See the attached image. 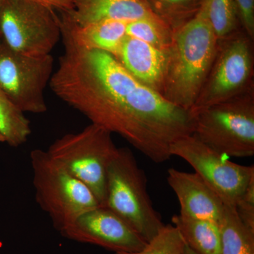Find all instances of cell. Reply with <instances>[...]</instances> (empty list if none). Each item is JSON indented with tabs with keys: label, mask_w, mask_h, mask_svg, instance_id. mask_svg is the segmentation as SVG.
<instances>
[{
	"label": "cell",
	"mask_w": 254,
	"mask_h": 254,
	"mask_svg": "<svg viewBox=\"0 0 254 254\" xmlns=\"http://www.w3.org/2000/svg\"><path fill=\"white\" fill-rule=\"evenodd\" d=\"M218 39L204 11L177 28L167 50L161 95L173 104L190 110L194 106L215 59Z\"/></svg>",
	"instance_id": "obj_2"
},
{
	"label": "cell",
	"mask_w": 254,
	"mask_h": 254,
	"mask_svg": "<svg viewBox=\"0 0 254 254\" xmlns=\"http://www.w3.org/2000/svg\"><path fill=\"white\" fill-rule=\"evenodd\" d=\"M172 156L180 157L215 192L226 206L235 208L250 180L254 165L233 163L209 148L193 135L182 137L170 147Z\"/></svg>",
	"instance_id": "obj_10"
},
{
	"label": "cell",
	"mask_w": 254,
	"mask_h": 254,
	"mask_svg": "<svg viewBox=\"0 0 254 254\" xmlns=\"http://www.w3.org/2000/svg\"><path fill=\"white\" fill-rule=\"evenodd\" d=\"M241 221L254 230V176L235 207Z\"/></svg>",
	"instance_id": "obj_23"
},
{
	"label": "cell",
	"mask_w": 254,
	"mask_h": 254,
	"mask_svg": "<svg viewBox=\"0 0 254 254\" xmlns=\"http://www.w3.org/2000/svg\"><path fill=\"white\" fill-rule=\"evenodd\" d=\"M51 54L29 56L9 48L0 40V88L23 113L48 110L44 92L54 73Z\"/></svg>",
	"instance_id": "obj_9"
},
{
	"label": "cell",
	"mask_w": 254,
	"mask_h": 254,
	"mask_svg": "<svg viewBox=\"0 0 254 254\" xmlns=\"http://www.w3.org/2000/svg\"><path fill=\"white\" fill-rule=\"evenodd\" d=\"M194 114L193 135L226 157L254 155V89Z\"/></svg>",
	"instance_id": "obj_5"
},
{
	"label": "cell",
	"mask_w": 254,
	"mask_h": 254,
	"mask_svg": "<svg viewBox=\"0 0 254 254\" xmlns=\"http://www.w3.org/2000/svg\"><path fill=\"white\" fill-rule=\"evenodd\" d=\"M60 26L64 52L50 79L53 93L154 163L168 160L173 143L193 133V113L138 81L114 55L80 46Z\"/></svg>",
	"instance_id": "obj_1"
},
{
	"label": "cell",
	"mask_w": 254,
	"mask_h": 254,
	"mask_svg": "<svg viewBox=\"0 0 254 254\" xmlns=\"http://www.w3.org/2000/svg\"><path fill=\"white\" fill-rule=\"evenodd\" d=\"M58 12L60 22L67 28L80 46L106 52L115 57L118 55L127 36V23L109 21L79 26L73 21L68 11Z\"/></svg>",
	"instance_id": "obj_15"
},
{
	"label": "cell",
	"mask_w": 254,
	"mask_h": 254,
	"mask_svg": "<svg viewBox=\"0 0 254 254\" xmlns=\"http://www.w3.org/2000/svg\"><path fill=\"white\" fill-rule=\"evenodd\" d=\"M51 6L56 11H72L74 6V0H36Z\"/></svg>",
	"instance_id": "obj_25"
},
{
	"label": "cell",
	"mask_w": 254,
	"mask_h": 254,
	"mask_svg": "<svg viewBox=\"0 0 254 254\" xmlns=\"http://www.w3.org/2000/svg\"><path fill=\"white\" fill-rule=\"evenodd\" d=\"M168 182L180 202V215L220 223L225 205L196 173L170 168Z\"/></svg>",
	"instance_id": "obj_12"
},
{
	"label": "cell",
	"mask_w": 254,
	"mask_h": 254,
	"mask_svg": "<svg viewBox=\"0 0 254 254\" xmlns=\"http://www.w3.org/2000/svg\"><path fill=\"white\" fill-rule=\"evenodd\" d=\"M105 206L113 210L145 241L164 226L147 191L144 171L128 148H118L107 173Z\"/></svg>",
	"instance_id": "obj_3"
},
{
	"label": "cell",
	"mask_w": 254,
	"mask_h": 254,
	"mask_svg": "<svg viewBox=\"0 0 254 254\" xmlns=\"http://www.w3.org/2000/svg\"><path fill=\"white\" fill-rule=\"evenodd\" d=\"M185 254H197L195 252H193V250H190V247H188L187 245H185Z\"/></svg>",
	"instance_id": "obj_26"
},
{
	"label": "cell",
	"mask_w": 254,
	"mask_h": 254,
	"mask_svg": "<svg viewBox=\"0 0 254 254\" xmlns=\"http://www.w3.org/2000/svg\"><path fill=\"white\" fill-rule=\"evenodd\" d=\"M241 26L254 41V0H235Z\"/></svg>",
	"instance_id": "obj_24"
},
{
	"label": "cell",
	"mask_w": 254,
	"mask_h": 254,
	"mask_svg": "<svg viewBox=\"0 0 254 254\" xmlns=\"http://www.w3.org/2000/svg\"><path fill=\"white\" fill-rule=\"evenodd\" d=\"M112 135L91 124L77 133L60 137L47 150L53 160L91 190L103 206L108 167L118 150Z\"/></svg>",
	"instance_id": "obj_6"
},
{
	"label": "cell",
	"mask_w": 254,
	"mask_h": 254,
	"mask_svg": "<svg viewBox=\"0 0 254 254\" xmlns=\"http://www.w3.org/2000/svg\"><path fill=\"white\" fill-rule=\"evenodd\" d=\"M0 33L9 48L29 56L51 54L62 39L56 10L36 0H0Z\"/></svg>",
	"instance_id": "obj_8"
},
{
	"label": "cell",
	"mask_w": 254,
	"mask_h": 254,
	"mask_svg": "<svg viewBox=\"0 0 254 254\" xmlns=\"http://www.w3.org/2000/svg\"><path fill=\"white\" fill-rule=\"evenodd\" d=\"M115 58L138 81L161 94L166 52L127 36Z\"/></svg>",
	"instance_id": "obj_13"
},
{
	"label": "cell",
	"mask_w": 254,
	"mask_h": 254,
	"mask_svg": "<svg viewBox=\"0 0 254 254\" xmlns=\"http://www.w3.org/2000/svg\"><path fill=\"white\" fill-rule=\"evenodd\" d=\"M185 244L197 254H221V233L219 222L174 215L172 218Z\"/></svg>",
	"instance_id": "obj_16"
},
{
	"label": "cell",
	"mask_w": 254,
	"mask_h": 254,
	"mask_svg": "<svg viewBox=\"0 0 254 254\" xmlns=\"http://www.w3.org/2000/svg\"><path fill=\"white\" fill-rule=\"evenodd\" d=\"M174 31L155 14L127 23V35L166 52L173 41Z\"/></svg>",
	"instance_id": "obj_20"
},
{
	"label": "cell",
	"mask_w": 254,
	"mask_h": 254,
	"mask_svg": "<svg viewBox=\"0 0 254 254\" xmlns=\"http://www.w3.org/2000/svg\"><path fill=\"white\" fill-rule=\"evenodd\" d=\"M254 42L242 28L218 40L215 59L192 113L254 89Z\"/></svg>",
	"instance_id": "obj_7"
},
{
	"label": "cell",
	"mask_w": 254,
	"mask_h": 254,
	"mask_svg": "<svg viewBox=\"0 0 254 254\" xmlns=\"http://www.w3.org/2000/svg\"><path fill=\"white\" fill-rule=\"evenodd\" d=\"M60 233L68 240L98 246L115 254L136 253L147 244L126 222L103 205L82 214Z\"/></svg>",
	"instance_id": "obj_11"
},
{
	"label": "cell",
	"mask_w": 254,
	"mask_h": 254,
	"mask_svg": "<svg viewBox=\"0 0 254 254\" xmlns=\"http://www.w3.org/2000/svg\"><path fill=\"white\" fill-rule=\"evenodd\" d=\"M0 40H1V33H0Z\"/></svg>",
	"instance_id": "obj_27"
},
{
	"label": "cell",
	"mask_w": 254,
	"mask_h": 254,
	"mask_svg": "<svg viewBox=\"0 0 254 254\" xmlns=\"http://www.w3.org/2000/svg\"><path fill=\"white\" fill-rule=\"evenodd\" d=\"M185 241L173 225H164L144 248L136 253L115 254H185Z\"/></svg>",
	"instance_id": "obj_22"
},
{
	"label": "cell",
	"mask_w": 254,
	"mask_h": 254,
	"mask_svg": "<svg viewBox=\"0 0 254 254\" xmlns=\"http://www.w3.org/2000/svg\"><path fill=\"white\" fill-rule=\"evenodd\" d=\"M200 8L218 40L242 29L235 0H202Z\"/></svg>",
	"instance_id": "obj_19"
},
{
	"label": "cell",
	"mask_w": 254,
	"mask_h": 254,
	"mask_svg": "<svg viewBox=\"0 0 254 254\" xmlns=\"http://www.w3.org/2000/svg\"><path fill=\"white\" fill-rule=\"evenodd\" d=\"M35 196L60 232L99 202L85 184L57 163L47 150L35 149L30 154Z\"/></svg>",
	"instance_id": "obj_4"
},
{
	"label": "cell",
	"mask_w": 254,
	"mask_h": 254,
	"mask_svg": "<svg viewBox=\"0 0 254 254\" xmlns=\"http://www.w3.org/2000/svg\"><path fill=\"white\" fill-rule=\"evenodd\" d=\"M219 224L221 254H254V230L241 221L235 208L225 205Z\"/></svg>",
	"instance_id": "obj_17"
},
{
	"label": "cell",
	"mask_w": 254,
	"mask_h": 254,
	"mask_svg": "<svg viewBox=\"0 0 254 254\" xmlns=\"http://www.w3.org/2000/svg\"><path fill=\"white\" fill-rule=\"evenodd\" d=\"M68 13L79 26L109 21L128 23L154 14L146 0H74Z\"/></svg>",
	"instance_id": "obj_14"
},
{
	"label": "cell",
	"mask_w": 254,
	"mask_h": 254,
	"mask_svg": "<svg viewBox=\"0 0 254 254\" xmlns=\"http://www.w3.org/2000/svg\"><path fill=\"white\" fill-rule=\"evenodd\" d=\"M202 0H146L152 12L175 31L198 13Z\"/></svg>",
	"instance_id": "obj_21"
},
{
	"label": "cell",
	"mask_w": 254,
	"mask_h": 254,
	"mask_svg": "<svg viewBox=\"0 0 254 254\" xmlns=\"http://www.w3.org/2000/svg\"><path fill=\"white\" fill-rule=\"evenodd\" d=\"M31 122L0 88V141L17 148L27 142Z\"/></svg>",
	"instance_id": "obj_18"
}]
</instances>
